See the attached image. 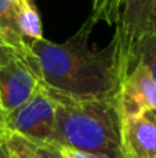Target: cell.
Segmentation results:
<instances>
[{
  "label": "cell",
  "mask_w": 156,
  "mask_h": 158,
  "mask_svg": "<svg viewBox=\"0 0 156 158\" xmlns=\"http://www.w3.org/2000/svg\"><path fill=\"white\" fill-rule=\"evenodd\" d=\"M94 24L87 19L64 43L41 38L30 44L43 85L79 98H113L122 81L118 46L112 39L107 47L93 50L88 39Z\"/></svg>",
  "instance_id": "1"
},
{
  "label": "cell",
  "mask_w": 156,
  "mask_h": 158,
  "mask_svg": "<svg viewBox=\"0 0 156 158\" xmlns=\"http://www.w3.org/2000/svg\"><path fill=\"white\" fill-rule=\"evenodd\" d=\"M47 90L55 101V125L50 144L122 158L120 115L115 97L79 98L50 87Z\"/></svg>",
  "instance_id": "2"
},
{
  "label": "cell",
  "mask_w": 156,
  "mask_h": 158,
  "mask_svg": "<svg viewBox=\"0 0 156 158\" xmlns=\"http://www.w3.org/2000/svg\"><path fill=\"white\" fill-rule=\"evenodd\" d=\"M43 83L33 52L28 56L15 54L0 65V110L7 115L25 104Z\"/></svg>",
  "instance_id": "3"
},
{
  "label": "cell",
  "mask_w": 156,
  "mask_h": 158,
  "mask_svg": "<svg viewBox=\"0 0 156 158\" xmlns=\"http://www.w3.org/2000/svg\"><path fill=\"white\" fill-rule=\"evenodd\" d=\"M10 132L32 143H49L55 125V101L43 83L19 108L3 119Z\"/></svg>",
  "instance_id": "4"
},
{
  "label": "cell",
  "mask_w": 156,
  "mask_h": 158,
  "mask_svg": "<svg viewBox=\"0 0 156 158\" xmlns=\"http://www.w3.org/2000/svg\"><path fill=\"white\" fill-rule=\"evenodd\" d=\"M155 3L156 0H122L120 17L113 36L122 79L134 67V49L137 42L149 31Z\"/></svg>",
  "instance_id": "5"
},
{
  "label": "cell",
  "mask_w": 156,
  "mask_h": 158,
  "mask_svg": "<svg viewBox=\"0 0 156 158\" xmlns=\"http://www.w3.org/2000/svg\"><path fill=\"white\" fill-rule=\"evenodd\" d=\"M115 98L120 119L156 111V79L137 63L120 81Z\"/></svg>",
  "instance_id": "6"
},
{
  "label": "cell",
  "mask_w": 156,
  "mask_h": 158,
  "mask_svg": "<svg viewBox=\"0 0 156 158\" xmlns=\"http://www.w3.org/2000/svg\"><path fill=\"white\" fill-rule=\"evenodd\" d=\"M119 148L122 158H156V112L122 118Z\"/></svg>",
  "instance_id": "7"
},
{
  "label": "cell",
  "mask_w": 156,
  "mask_h": 158,
  "mask_svg": "<svg viewBox=\"0 0 156 158\" xmlns=\"http://www.w3.org/2000/svg\"><path fill=\"white\" fill-rule=\"evenodd\" d=\"M18 0H0V36L18 53L28 56L32 53L30 46L21 36L17 27Z\"/></svg>",
  "instance_id": "8"
},
{
  "label": "cell",
  "mask_w": 156,
  "mask_h": 158,
  "mask_svg": "<svg viewBox=\"0 0 156 158\" xmlns=\"http://www.w3.org/2000/svg\"><path fill=\"white\" fill-rule=\"evenodd\" d=\"M17 27L28 44L44 38L43 28H41V19L39 11L32 0H18L17 7Z\"/></svg>",
  "instance_id": "9"
},
{
  "label": "cell",
  "mask_w": 156,
  "mask_h": 158,
  "mask_svg": "<svg viewBox=\"0 0 156 158\" xmlns=\"http://www.w3.org/2000/svg\"><path fill=\"white\" fill-rule=\"evenodd\" d=\"M141 63L156 79V32H146L134 49V65Z\"/></svg>",
  "instance_id": "10"
},
{
  "label": "cell",
  "mask_w": 156,
  "mask_h": 158,
  "mask_svg": "<svg viewBox=\"0 0 156 158\" xmlns=\"http://www.w3.org/2000/svg\"><path fill=\"white\" fill-rule=\"evenodd\" d=\"M120 8L122 0H93V10L88 19L94 25L99 21L116 25L120 17Z\"/></svg>",
  "instance_id": "11"
},
{
  "label": "cell",
  "mask_w": 156,
  "mask_h": 158,
  "mask_svg": "<svg viewBox=\"0 0 156 158\" xmlns=\"http://www.w3.org/2000/svg\"><path fill=\"white\" fill-rule=\"evenodd\" d=\"M6 147H7L8 158H41L35 151L29 140H26L19 135L13 133V132L8 133Z\"/></svg>",
  "instance_id": "12"
},
{
  "label": "cell",
  "mask_w": 156,
  "mask_h": 158,
  "mask_svg": "<svg viewBox=\"0 0 156 158\" xmlns=\"http://www.w3.org/2000/svg\"><path fill=\"white\" fill-rule=\"evenodd\" d=\"M55 148L64 158H111L109 156H105L101 153H88V151L75 150V148L62 147V146H55Z\"/></svg>",
  "instance_id": "13"
},
{
  "label": "cell",
  "mask_w": 156,
  "mask_h": 158,
  "mask_svg": "<svg viewBox=\"0 0 156 158\" xmlns=\"http://www.w3.org/2000/svg\"><path fill=\"white\" fill-rule=\"evenodd\" d=\"M32 146H33V148H35V151L41 158H64L58 153L55 146L50 144V143H32Z\"/></svg>",
  "instance_id": "14"
},
{
  "label": "cell",
  "mask_w": 156,
  "mask_h": 158,
  "mask_svg": "<svg viewBox=\"0 0 156 158\" xmlns=\"http://www.w3.org/2000/svg\"><path fill=\"white\" fill-rule=\"evenodd\" d=\"M15 54H18V52L15 49H13L11 46H8L0 36V65L4 64L7 60H10L11 57H14Z\"/></svg>",
  "instance_id": "15"
},
{
  "label": "cell",
  "mask_w": 156,
  "mask_h": 158,
  "mask_svg": "<svg viewBox=\"0 0 156 158\" xmlns=\"http://www.w3.org/2000/svg\"><path fill=\"white\" fill-rule=\"evenodd\" d=\"M8 133H10V131H8V129L4 126V122H3V119H0V147L6 146Z\"/></svg>",
  "instance_id": "16"
},
{
  "label": "cell",
  "mask_w": 156,
  "mask_h": 158,
  "mask_svg": "<svg viewBox=\"0 0 156 158\" xmlns=\"http://www.w3.org/2000/svg\"><path fill=\"white\" fill-rule=\"evenodd\" d=\"M148 32H156V3L154 7V13H152V17H151V24H149Z\"/></svg>",
  "instance_id": "17"
},
{
  "label": "cell",
  "mask_w": 156,
  "mask_h": 158,
  "mask_svg": "<svg viewBox=\"0 0 156 158\" xmlns=\"http://www.w3.org/2000/svg\"><path fill=\"white\" fill-rule=\"evenodd\" d=\"M0 158H8V154H7V147L3 146L0 147Z\"/></svg>",
  "instance_id": "18"
},
{
  "label": "cell",
  "mask_w": 156,
  "mask_h": 158,
  "mask_svg": "<svg viewBox=\"0 0 156 158\" xmlns=\"http://www.w3.org/2000/svg\"><path fill=\"white\" fill-rule=\"evenodd\" d=\"M0 119H3V115H2V110H0Z\"/></svg>",
  "instance_id": "19"
},
{
  "label": "cell",
  "mask_w": 156,
  "mask_h": 158,
  "mask_svg": "<svg viewBox=\"0 0 156 158\" xmlns=\"http://www.w3.org/2000/svg\"><path fill=\"white\" fill-rule=\"evenodd\" d=\"M155 112H156V111H155Z\"/></svg>",
  "instance_id": "20"
}]
</instances>
